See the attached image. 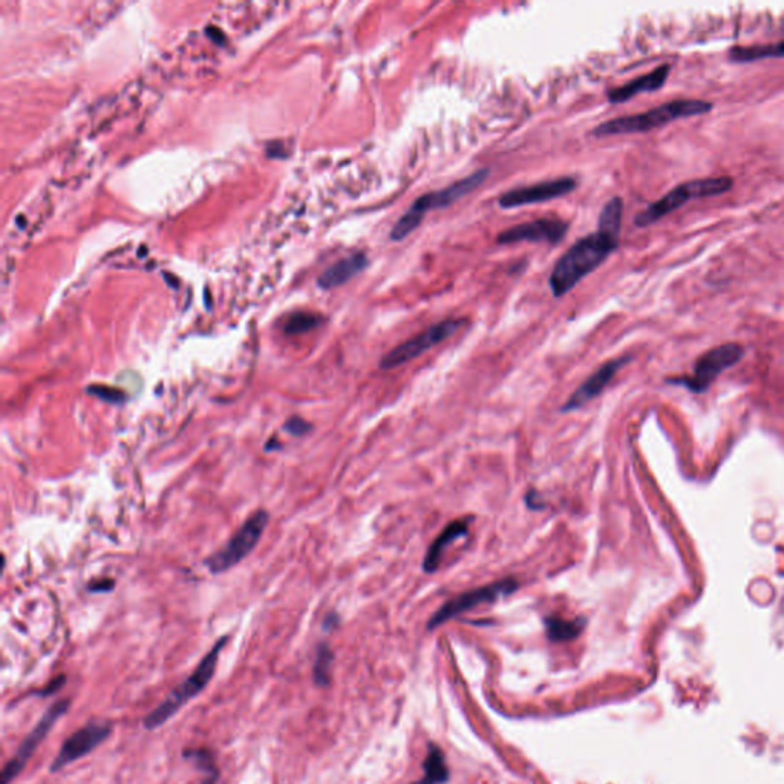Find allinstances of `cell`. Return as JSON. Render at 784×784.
Listing matches in <instances>:
<instances>
[{
    "label": "cell",
    "mask_w": 784,
    "mask_h": 784,
    "mask_svg": "<svg viewBox=\"0 0 784 784\" xmlns=\"http://www.w3.org/2000/svg\"><path fill=\"white\" fill-rule=\"evenodd\" d=\"M69 705H71V700L65 698V700L56 702L54 705H52L48 709V711L45 713V715L41 717L40 722L36 725V728L31 730V733L28 734V737L24 740V743L19 746L16 755L5 765L4 770H2V775H0V784H9L19 775L20 772H22V769L25 768L29 757L34 754V750L39 748V745L49 734V730L52 729V726L56 725L57 720L68 711Z\"/></svg>",
    "instance_id": "10"
},
{
    "label": "cell",
    "mask_w": 784,
    "mask_h": 784,
    "mask_svg": "<svg viewBox=\"0 0 784 784\" xmlns=\"http://www.w3.org/2000/svg\"><path fill=\"white\" fill-rule=\"evenodd\" d=\"M568 222L563 219H536L503 230L496 238L501 246L516 242H548L558 243L567 235Z\"/></svg>",
    "instance_id": "13"
},
{
    "label": "cell",
    "mask_w": 784,
    "mask_h": 784,
    "mask_svg": "<svg viewBox=\"0 0 784 784\" xmlns=\"http://www.w3.org/2000/svg\"><path fill=\"white\" fill-rule=\"evenodd\" d=\"M713 108L714 104L706 100H695V99L673 100L642 114L618 116V119L603 121L591 131V135L596 136V139H603V136H613V135L645 134L654 129H659V127L670 124L675 120L705 115L708 112H711Z\"/></svg>",
    "instance_id": "2"
},
{
    "label": "cell",
    "mask_w": 784,
    "mask_h": 784,
    "mask_svg": "<svg viewBox=\"0 0 784 784\" xmlns=\"http://www.w3.org/2000/svg\"><path fill=\"white\" fill-rule=\"evenodd\" d=\"M586 623V618H576L571 620H567L561 616L544 618L547 638L552 642H570L578 639L582 631H584Z\"/></svg>",
    "instance_id": "18"
},
{
    "label": "cell",
    "mask_w": 784,
    "mask_h": 784,
    "mask_svg": "<svg viewBox=\"0 0 784 784\" xmlns=\"http://www.w3.org/2000/svg\"><path fill=\"white\" fill-rule=\"evenodd\" d=\"M745 356V348L740 343H723L709 349L702 357H698L691 376L673 378L670 381L683 385L693 392H703L713 381L728 368L738 363Z\"/></svg>",
    "instance_id": "9"
},
{
    "label": "cell",
    "mask_w": 784,
    "mask_h": 784,
    "mask_svg": "<svg viewBox=\"0 0 784 784\" xmlns=\"http://www.w3.org/2000/svg\"><path fill=\"white\" fill-rule=\"evenodd\" d=\"M112 733L111 722H89L76 733L71 734L61 745L60 750L51 765V772H59L66 768L71 763L88 755L95 748H99L103 741L108 740Z\"/></svg>",
    "instance_id": "11"
},
{
    "label": "cell",
    "mask_w": 784,
    "mask_h": 784,
    "mask_svg": "<svg viewBox=\"0 0 784 784\" xmlns=\"http://www.w3.org/2000/svg\"><path fill=\"white\" fill-rule=\"evenodd\" d=\"M322 323V317L313 313H296L288 322L285 323V333L287 334H302L308 333Z\"/></svg>",
    "instance_id": "24"
},
{
    "label": "cell",
    "mask_w": 784,
    "mask_h": 784,
    "mask_svg": "<svg viewBox=\"0 0 784 784\" xmlns=\"http://www.w3.org/2000/svg\"><path fill=\"white\" fill-rule=\"evenodd\" d=\"M283 429L287 432H290L291 436H294V437H303V436H306V433L313 431V425L310 421H306L305 418H302L299 416H293L287 421H285Z\"/></svg>",
    "instance_id": "26"
},
{
    "label": "cell",
    "mask_w": 784,
    "mask_h": 784,
    "mask_svg": "<svg viewBox=\"0 0 784 784\" xmlns=\"http://www.w3.org/2000/svg\"><path fill=\"white\" fill-rule=\"evenodd\" d=\"M518 588H519L518 579L511 576V578L496 581L491 586H484V587H478V588L461 593V595L455 596L446 603H443V607H440L437 613L432 614V618L429 619V623H428V628L429 630L437 628L440 625L460 616V614L473 610L478 605H483V603H492L501 598L511 596L512 593H515Z\"/></svg>",
    "instance_id": "7"
},
{
    "label": "cell",
    "mask_w": 784,
    "mask_h": 784,
    "mask_svg": "<svg viewBox=\"0 0 784 784\" xmlns=\"http://www.w3.org/2000/svg\"><path fill=\"white\" fill-rule=\"evenodd\" d=\"M671 71V65H660L651 72L645 74L638 79H634L628 83L622 84L619 88H613L607 92V99L610 103L618 104L631 100L633 97L643 92H654L663 88V84L668 80Z\"/></svg>",
    "instance_id": "15"
},
{
    "label": "cell",
    "mask_w": 784,
    "mask_h": 784,
    "mask_svg": "<svg viewBox=\"0 0 784 784\" xmlns=\"http://www.w3.org/2000/svg\"><path fill=\"white\" fill-rule=\"evenodd\" d=\"M368 266L369 259L365 253H354L351 256L337 261L330 268L325 270L317 279V283L323 290L341 287V285L357 276L358 273H362Z\"/></svg>",
    "instance_id": "16"
},
{
    "label": "cell",
    "mask_w": 784,
    "mask_h": 784,
    "mask_svg": "<svg viewBox=\"0 0 784 784\" xmlns=\"http://www.w3.org/2000/svg\"><path fill=\"white\" fill-rule=\"evenodd\" d=\"M227 642H228V635L221 638L213 646H211V650L204 655V659L199 662L196 670L190 674L181 685H178L160 706H156L149 715L144 717L143 725L146 729L152 730L163 726L167 720L172 715H175L187 702L192 700L194 697H196L201 691L204 690V688L208 685V682L211 680V677L215 674L218 658L221 651L224 650Z\"/></svg>",
    "instance_id": "5"
},
{
    "label": "cell",
    "mask_w": 784,
    "mask_h": 784,
    "mask_svg": "<svg viewBox=\"0 0 784 784\" xmlns=\"http://www.w3.org/2000/svg\"><path fill=\"white\" fill-rule=\"evenodd\" d=\"M489 175H491L489 169H480V171L473 172L472 175L455 181L449 187H444L441 190H433V192L421 195L414 201V204L409 207L406 213L396 222L394 227L391 230L389 239L394 242L406 239L412 231L420 227L423 218H425L429 211L438 210V208H448L453 203H457L458 199L473 192L475 189H478L486 179L489 178Z\"/></svg>",
    "instance_id": "3"
},
{
    "label": "cell",
    "mask_w": 784,
    "mask_h": 784,
    "mask_svg": "<svg viewBox=\"0 0 784 784\" xmlns=\"http://www.w3.org/2000/svg\"><path fill=\"white\" fill-rule=\"evenodd\" d=\"M468 323L466 319H444L436 325L429 326L428 330L421 331L420 334L414 336L412 338H408L406 342L397 345L394 349H391L388 354H385L380 360V369L388 371L394 369L401 365H405L411 360L417 358L423 353H426L428 349L446 341L451 336H453L458 330Z\"/></svg>",
    "instance_id": "8"
},
{
    "label": "cell",
    "mask_w": 784,
    "mask_h": 784,
    "mask_svg": "<svg viewBox=\"0 0 784 784\" xmlns=\"http://www.w3.org/2000/svg\"><path fill=\"white\" fill-rule=\"evenodd\" d=\"M333 659H334V654H333L330 646H328L326 643H321L319 646H317L316 660H314V666H313V675H314V682H316L317 686L325 688V686L330 685Z\"/></svg>",
    "instance_id": "23"
},
{
    "label": "cell",
    "mask_w": 784,
    "mask_h": 784,
    "mask_svg": "<svg viewBox=\"0 0 784 784\" xmlns=\"http://www.w3.org/2000/svg\"><path fill=\"white\" fill-rule=\"evenodd\" d=\"M425 773L412 784H443L449 780V768L443 750L437 745H431L428 755L423 763Z\"/></svg>",
    "instance_id": "20"
},
{
    "label": "cell",
    "mask_w": 784,
    "mask_h": 784,
    "mask_svg": "<svg viewBox=\"0 0 784 784\" xmlns=\"http://www.w3.org/2000/svg\"><path fill=\"white\" fill-rule=\"evenodd\" d=\"M65 682H66V677H65V675H59V677H57V679H54V682H52L51 685H48V688H46V690H45L44 693H41V694H44V695H48V694H54L56 691H59V690H60V688L63 686V683H65Z\"/></svg>",
    "instance_id": "29"
},
{
    "label": "cell",
    "mask_w": 784,
    "mask_h": 784,
    "mask_svg": "<svg viewBox=\"0 0 784 784\" xmlns=\"http://www.w3.org/2000/svg\"><path fill=\"white\" fill-rule=\"evenodd\" d=\"M619 236L598 228V231L578 239L561 256L550 273L548 285L555 298H563L582 279L602 266L610 254L618 250Z\"/></svg>",
    "instance_id": "1"
},
{
    "label": "cell",
    "mask_w": 784,
    "mask_h": 784,
    "mask_svg": "<svg viewBox=\"0 0 784 784\" xmlns=\"http://www.w3.org/2000/svg\"><path fill=\"white\" fill-rule=\"evenodd\" d=\"M88 394L112 405H121L123 401L127 400V396L123 389L108 385H91L88 386Z\"/></svg>",
    "instance_id": "25"
},
{
    "label": "cell",
    "mask_w": 784,
    "mask_h": 784,
    "mask_svg": "<svg viewBox=\"0 0 784 784\" xmlns=\"http://www.w3.org/2000/svg\"><path fill=\"white\" fill-rule=\"evenodd\" d=\"M114 587H115V581L114 579L101 578L99 581H92L91 584L88 586V590L91 593H104V591H111Z\"/></svg>",
    "instance_id": "27"
},
{
    "label": "cell",
    "mask_w": 784,
    "mask_h": 784,
    "mask_svg": "<svg viewBox=\"0 0 784 784\" xmlns=\"http://www.w3.org/2000/svg\"><path fill=\"white\" fill-rule=\"evenodd\" d=\"M337 623H338V616H337L336 613H331V614H328V616L325 618L323 627H325L326 630H333V628L337 627Z\"/></svg>",
    "instance_id": "30"
},
{
    "label": "cell",
    "mask_w": 784,
    "mask_h": 784,
    "mask_svg": "<svg viewBox=\"0 0 784 784\" xmlns=\"http://www.w3.org/2000/svg\"><path fill=\"white\" fill-rule=\"evenodd\" d=\"M784 57V40L777 44L752 45V46H734L728 51V59L734 63H752L766 59Z\"/></svg>",
    "instance_id": "19"
},
{
    "label": "cell",
    "mask_w": 784,
    "mask_h": 784,
    "mask_svg": "<svg viewBox=\"0 0 784 784\" xmlns=\"http://www.w3.org/2000/svg\"><path fill=\"white\" fill-rule=\"evenodd\" d=\"M576 187H578V181L571 176L548 179V181L536 183L533 186L515 187L512 190H507V192H504L500 198H498V206L501 208H515V207L528 206V204L546 203V201L563 198L571 192H575Z\"/></svg>",
    "instance_id": "12"
},
{
    "label": "cell",
    "mask_w": 784,
    "mask_h": 784,
    "mask_svg": "<svg viewBox=\"0 0 784 784\" xmlns=\"http://www.w3.org/2000/svg\"><path fill=\"white\" fill-rule=\"evenodd\" d=\"M469 521L468 519H455L451 524L443 528V532L436 538V541L428 548L425 561H423V570L426 573H433L440 567L443 552L451 543L457 541L460 538L468 536Z\"/></svg>",
    "instance_id": "17"
},
{
    "label": "cell",
    "mask_w": 784,
    "mask_h": 784,
    "mask_svg": "<svg viewBox=\"0 0 784 784\" xmlns=\"http://www.w3.org/2000/svg\"><path fill=\"white\" fill-rule=\"evenodd\" d=\"M526 504L531 511H544L546 507V503L541 500V496H539V493L535 489H531L527 492Z\"/></svg>",
    "instance_id": "28"
},
{
    "label": "cell",
    "mask_w": 784,
    "mask_h": 784,
    "mask_svg": "<svg viewBox=\"0 0 784 784\" xmlns=\"http://www.w3.org/2000/svg\"><path fill=\"white\" fill-rule=\"evenodd\" d=\"M622 215H623V201L620 196H613L608 203L603 206L600 211L598 228L607 230L610 233H614V235H620Z\"/></svg>",
    "instance_id": "22"
},
{
    "label": "cell",
    "mask_w": 784,
    "mask_h": 784,
    "mask_svg": "<svg viewBox=\"0 0 784 784\" xmlns=\"http://www.w3.org/2000/svg\"><path fill=\"white\" fill-rule=\"evenodd\" d=\"M183 757L187 758L189 761H194L195 766L204 773L206 778L203 784H216L219 778V772H218L215 758L208 749H204V748L187 749L183 752Z\"/></svg>",
    "instance_id": "21"
},
{
    "label": "cell",
    "mask_w": 784,
    "mask_h": 784,
    "mask_svg": "<svg viewBox=\"0 0 784 784\" xmlns=\"http://www.w3.org/2000/svg\"><path fill=\"white\" fill-rule=\"evenodd\" d=\"M268 519L270 516L266 511L254 512L228 539V543L207 561L211 573H224L231 567L238 566L242 559H246L261 541Z\"/></svg>",
    "instance_id": "6"
},
{
    "label": "cell",
    "mask_w": 784,
    "mask_h": 784,
    "mask_svg": "<svg viewBox=\"0 0 784 784\" xmlns=\"http://www.w3.org/2000/svg\"><path fill=\"white\" fill-rule=\"evenodd\" d=\"M733 187L734 179L728 175L698 178L682 183L671 189L668 194H665L658 201H654L645 210H642L640 213L635 215L634 226L640 228L650 227L693 199L723 195L730 192Z\"/></svg>",
    "instance_id": "4"
},
{
    "label": "cell",
    "mask_w": 784,
    "mask_h": 784,
    "mask_svg": "<svg viewBox=\"0 0 784 784\" xmlns=\"http://www.w3.org/2000/svg\"><path fill=\"white\" fill-rule=\"evenodd\" d=\"M630 358H631L630 356L613 358V360H610V362L603 363L600 368H598L595 373H593L584 381V383H582L573 392V394L568 397V400L566 401L564 406L561 408V409H563V412L576 411L582 406H586L588 401H591L593 398H596L600 394V392L608 386V383L613 380V377L618 374V371L623 365H627L630 362Z\"/></svg>",
    "instance_id": "14"
}]
</instances>
